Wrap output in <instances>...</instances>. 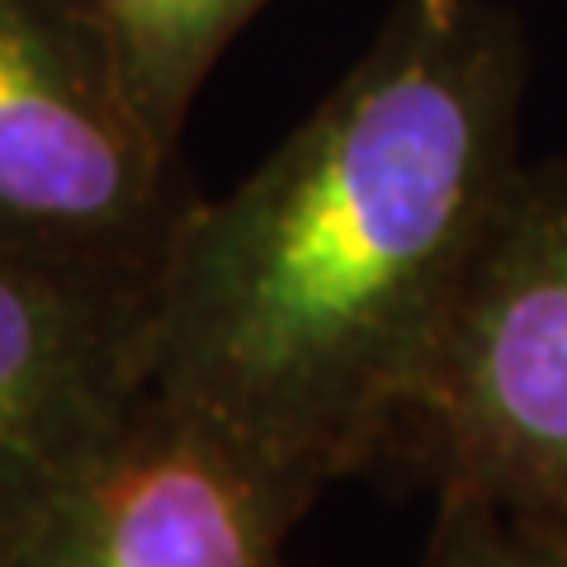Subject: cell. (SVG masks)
I'll list each match as a JSON object with an SVG mask.
<instances>
[{"instance_id":"obj_1","label":"cell","mask_w":567,"mask_h":567,"mask_svg":"<svg viewBox=\"0 0 567 567\" xmlns=\"http://www.w3.org/2000/svg\"><path fill=\"white\" fill-rule=\"evenodd\" d=\"M529 48L496 0H398L298 128L199 199L152 289V388L303 511L398 454L520 175Z\"/></svg>"},{"instance_id":"obj_2","label":"cell","mask_w":567,"mask_h":567,"mask_svg":"<svg viewBox=\"0 0 567 567\" xmlns=\"http://www.w3.org/2000/svg\"><path fill=\"white\" fill-rule=\"evenodd\" d=\"M393 458L567 535V162L511 181Z\"/></svg>"},{"instance_id":"obj_3","label":"cell","mask_w":567,"mask_h":567,"mask_svg":"<svg viewBox=\"0 0 567 567\" xmlns=\"http://www.w3.org/2000/svg\"><path fill=\"white\" fill-rule=\"evenodd\" d=\"M194 204L91 0H0V251L156 284Z\"/></svg>"},{"instance_id":"obj_4","label":"cell","mask_w":567,"mask_h":567,"mask_svg":"<svg viewBox=\"0 0 567 567\" xmlns=\"http://www.w3.org/2000/svg\"><path fill=\"white\" fill-rule=\"evenodd\" d=\"M152 289L0 251V558L152 398Z\"/></svg>"},{"instance_id":"obj_5","label":"cell","mask_w":567,"mask_h":567,"mask_svg":"<svg viewBox=\"0 0 567 567\" xmlns=\"http://www.w3.org/2000/svg\"><path fill=\"white\" fill-rule=\"evenodd\" d=\"M308 511L152 388L0 567H284Z\"/></svg>"},{"instance_id":"obj_6","label":"cell","mask_w":567,"mask_h":567,"mask_svg":"<svg viewBox=\"0 0 567 567\" xmlns=\"http://www.w3.org/2000/svg\"><path fill=\"white\" fill-rule=\"evenodd\" d=\"M147 128L181 152L208 71L270 0H91Z\"/></svg>"},{"instance_id":"obj_7","label":"cell","mask_w":567,"mask_h":567,"mask_svg":"<svg viewBox=\"0 0 567 567\" xmlns=\"http://www.w3.org/2000/svg\"><path fill=\"white\" fill-rule=\"evenodd\" d=\"M425 567H567V535L511 520L477 496L440 492Z\"/></svg>"}]
</instances>
